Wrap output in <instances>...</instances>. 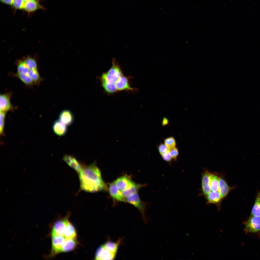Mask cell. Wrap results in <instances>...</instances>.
<instances>
[{
    "label": "cell",
    "instance_id": "17",
    "mask_svg": "<svg viewBox=\"0 0 260 260\" xmlns=\"http://www.w3.org/2000/svg\"><path fill=\"white\" fill-rule=\"evenodd\" d=\"M233 188L229 186L223 178L221 177H219L218 191L222 198L226 197Z\"/></svg>",
    "mask_w": 260,
    "mask_h": 260
},
{
    "label": "cell",
    "instance_id": "8",
    "mask_svg": "<svg viewBox=\"0 0 260 260\" xmlns=\"http://www.w3.org/2000/svg\"><path fill=\"white\" fill-rule=\"evenodd\" d=\"M63 160L70 167L78 173L85 166L78 161L73 156L65 155L63 157Z\"/></svg>",
    "mask_w": 260,
    "mask_h": 260
},
{
    "label": "cell",
    "instance_id": "34",
    "mask_svg": "<svg viewBox=\"0 0 260 260\" xmlns=\"http://www.w3.org/2000/svg\"><path fill=\"white\" fill-rule=\"evenodd\" d=\"M161 156L164 160L170 164L172 159L169 154V151L164 153Z\"/></svg>",
    "mask_w": 260,
    "mask_h": 260
},
{
    "label": "cell",
    "instance_id": "36",
    "mask_svg": "<svg viewBox=\"0 0 260 260\" xmlns=\"http://www.w3.org/2000/svg\"><path fill=\"white\" fill-rule=\"evenodd\" d=\"M14 0H0L2 2L10 5H12Z\"/></svg>",
    "mask_w": 260,
    "mask_h": 260
},
{
    "label": "cell",
    "instance_id": "28",
    "mask_svg": "<svg viewBox=\"0 0 260 260\" xmlns=\"http://www.w3.org/2000/svg\"><path fill=\"white\" fill-rule=\"evenodd\" d=\"M28 74L34 83L40 81L41 78L37 70H29Z\"/></svg>",
    "mask_w": 260,
    "mask_h": 260
},
{
    "label": "cell",
    "instance_id": "14",
    "mask_svg": "<svg viewBox=\"0 0 260 260\" xmlns=\"http://www.w3.org/2000/svg\"><path fill=\"white\" fill-rule=\"evenodd\" d=\"M146 184H137L134 182L131 186L127 189L122 191L123 197L125 199L135 193H137L139 189L142 187L145 186Z\"/></svg>",
    "mask_w": 260,
    "mask_h": 260
},
{
    "label": "cell",
    "instance_id": "11",
    "mask_svg": "<svg viewBox=\"0 0 260 260\" xmlns=\"http://www.w3.org/2000/svg\"><path fill=\"white\" fill-rule=\"evenodd\" d=\"M211 173L206 171L202 174V192L205 196L211 191L210 186V179Z\"/></svg>",
    "mask_w": 260,
    "mask_h": 260
},
{
    "label": "cell",
    "instance_id": "20",
    "mask_svg": "<svg viewBox=\"0 0 260 260\" xmlns=\"http://www.w3.org/2000/svg\"><path fill=\"white\" fill-rule=\"evenodd\" d=\"M75 239L65 238L62 247V252H67L73 250L77 245Z\"/></svg>",
    "mask_w": 260,
    "mask_h": 260
},
{
    "label": "cell",
    "instance_id": "27",
    "mask_svg": "<svg viewBox=\"0 0 260 260\" xmlns=\"http://www.w3.org/2000/svg\"><path fill=\"white\" fill-rule=\"evenodd\" d=\"M17 73H19L27 74L29 71L24 60L19 62L17 66Z\"/></svg>",
    "mask_w": 260,
    "mask_h": 260
},
{
    "label": "cell",
    "instance_id": "16",
    "mask_svg": "<svg viewBox=\"0 0 260 260\" xmlns=\"http://www.w3.org/2000/svg\"><path fill=\"white\" fill-rule=\"evenodd\" d=\"M52 127L54 132L59 136L65 135L67 131V128L66 125L59 120L54 122Z\"/></svg>",
    "mask_w": 260,
    "mask_h": 260
},
{
    "label": "cell",
    "instance_id": "22",
    "mask_svg": "<svg viewBox=\"0 0 260 260\" xmlns=\"http://www.w3.org/2000/svg\"><path fill=\"white\" fill-rule=\"evenodd\" d=\"M40 7L37 0H32L26 2L23 9L28 12L35 11Z\"/></svg>",
    "mask_w": 260,
    "mask_h": 260
},
{
    "label": "cell",
    "instance_id": "26",
    "mask_svg": "<svg viewBox=\"0 0 260 260\" xmlns=\"http://www.w3.org/2000/svg\"><path fill=\"white\" fill-rule=\"evenodd\" d=\"M164 143L167 147L169 150L176 147V141L173 136H170L165 139L164 140Z\"/></svg>",
    "mask_w": 260,
    "mask_h": 260
},
{
    "label": "cell",
    "instance_id": "7",
    "mask_svg": "<svg viewBox=\"0 0 260 260\" xmlns=\"http://www.w3.org/2000/svg\"><path fill=\"white\" fill-rule=\"evenodd\" d=\"M68 219L58 220L54 224L52 229L51 236L60 235L63 236Z\"/></svg>",
    "mask_w": 260,
    "mask_h": 260
},
{
    "label": "cell",
    "instance_id": "5",
    "mask_svg": "<svg viewBox=\"0 0 260 260\" xmlns=\"http://www.w3.org/2000/svg\"><path fill=\"white\" fill-rule=\"evenodd\" d=\"M52 248L50 253L48 255L44 256L45 258H49L62 252V248L65 238L63 236H52Z\"/></svg>",
    "mask_w": 260,
    "mask_h": 260
},
{
    "label": "cell",
    "instance_id": "6",
    "mask_svg": "<svg viewBox=\"0 0 260 260\" xmlns=\"http://www.w3.org/2000/svg\"><path fill=\"white\" fill-rule=\"evenodd\" d=\"M243 224L246 233H256L260 231V217L250 215Z\"/></svg>",
    "mask_w": 260,
    "mask_h": 260
},
{
    "label": "cell",
    "instance_id": "29",
    "mask_svg": "<svg viewBox=\"0 0 260 260\" xmlns=\"http://www.w3.org/2000/svg\"><path fill=\"white\" fill-rule=\"evenodd\" d=\"M102 84L104 90L108 92L114 93L117 90L115 84H109L104 82H102Z\"/></svg>",
    "mask_w": 260,
    "mask_h": 260
},
{
    "label": "cell",
    "instance_id": "25",
    "mask_svg": "<svg viewBox=\"0 0 260 260\" xmlns=\"http://www.w3.org/2000/svg\"><path fill=\"white\" fill-rule=\"evenodd\" d=\"M27 67L29 70H37V65L36 60L31 57H27L24 60Z\"/></svg>",
    "mask_w": 260,
    "mask_h": 260
},
{
    "label": "cell",
    "instance_id": "9",
    "mask_svg": "<svg viewBox=\"0 0 260 260\" xmlns=\"http://www.w3.org/2000/svg\"><path fill=\"white\" fill-rule=\"evenodd\" d=\"M133 182L130 177L125 175L118 178L113 182L120 190L123 191L129 188Z\"/></svg>",
    "mask_w": 260,
    "mask_h": 260
},
{
    "label": "cell",
    "instance_id": "4",
    "mask_svg": "<svg viewBox=\"0 0 260 260\" xmlns=\"http://www.w3.org/2000/svg\"><path fill=\"white\" fill-rule=\"evenodd\" d=\"M126 202L134 206L140 212L145 223L147 222L146 211L148 204L143 202L140 199L137 193L126 198Z\"/></svg>",
    "mask_w": 260,
    "mask_h": 260
},
{
    "label": "cell",
    "instance_id": "35",
    "mask_svg": "<svg viewBox=\"0 0 260 260\" xmlns=\"http://www.w3.org/2000/svg\"><path fill=\"white\" fill-rule=\"evenodd\" d=\"M169 123V120L167 118L165 117H163L162 122V126H165L168 125Z\"/></svg>",
    "mask_w": 260,
    "mask_h": 260
},
{
    "label": "cell",
    "instance_id": "12",
    "mask_svg": "<svg viewBox=\"0 0 260 260\" xmlns=\"http://www.w3.org/2000/svg\"><path fill=\"white\" fill-rule=\"evenodd\" d=\"M59 120L66 126L71 124L73 121L74 117L73 114L70 110H64L60 113Z\"/></svg>",
    "mask_w": 260,
    "mask_h": 260
},
{
    "label": "cell",
    "instance_id": "31",
    "mask_svg": "<svg viewBox=\"0 0 260 260\" xmlns=\"http://www.w3.org/2000/svg\"><path fill=\"white\" fill-rule=\"evenodd\" d=\"M169 154L171 158L175 161L177 160V158L179 155V152L178 148L176 147L170 150H169Z\"/></svg>",
    "mask_w": 260,
    "mask_h": 260
},
{
    "label": "cell",
    "instance_id": "1",
    "mask_svg": "<svg viewBox=\"0 0 260 260\" xmlns=\"http://www.w3.org/2000/svg\"><path fill=\"white\" fill-rule=\"evenodd\" d=\"M78 174L82 190L91 193L107 190V187L95 162L85 166Z\"/></svg>",
    "mask_w": 260,
    "mask_h": 260
},
{
    "label": "cell",
    "instance_id": "21",
    "mask_svg": "<svg viewBox=\"0 0 260 260\" xmlns=\"http://www.w3.org/2000/svg\"><path fill=\"white\" fill-rule=\"evenodd\" d=\"M251 215L260 217V191L257 193L254 203L251 210Z\"/></svg>",
    "mask_w": 260,
    "mask_h": 260
},
{
    "label": "cell",
    "instance_id": "3",
    "mask_svg": "<svg viewBox=\"0 0 260 260\" xmlns=\"http://www.w3.org/2000/svg\"><path fill=\"white\" fill-rule=\"evenodd\" d=\"M122 76V72L119 66L113 62L111 67L108 72L102 74V82L116 84L118 79Z\"/></svg>",
    "mask_w": 260,
    "mask_h": 260
},
{
    "label": "cell",
    "instance_id": "30",
    "mask_svg": "<svg viewBox=\"0 0 260 260\" xmlns=\"http://www.w3.org/2000/svg\"><path fill=\"white\" fill-rule=\"evenodd\" d=\"M25 2L24 0H14L12 5L16 9H23Z\"/></svg>",
    "mask_w": 260,
    "mask_h": 260
},
{
    "label": "cell",
    "instance_id": "15",
    "mask_svg": "<svg viewBox=\"0 0 260 260\" xmlns=\"http://www.w3.org/2000/svg\"><path fill=\"white\" fill-rule=\"evenodd\" d=\"M10 96L8 94H1L0 96V111L6 112L12 108L10 101Z\"/></svg>",
    "mask_w": 260,
    "mask_h": 260
},
{
    "label": "cell",
    "instance_id": "33",
    "mask_svg": "<svg viewBox=\"0 0 260 260\" xmlns=\"http://www.w3.org/2000/svg\"><path fill=\"white\" fill-rule=\"evenodd\" d=\"M158 148L159 153L161 156L169 151L168 148L164 143H161L158 146Z\"/></svg>",
    "mask_w": 260,
    "mask_h": 260
},
{
    "label": "cell",
    "instance_id": "10",
    "mask_svg": "<svg viewBox=\"0 0 260 260\" xmlns=\"http://www.w3.org/2000/svg\"><path fill=\"white\" fill-rule=\"evenodd\" d=\"M109 189L110 195L114 199L118 201L126 202V199L123 195L122 191L114 182L110 184Z\"/></svg>",
    "mask_w": 260,
    "mask_h": 260
},
{
    "label": "cell",
    "instance_id": "13",
    "mask_svg": "<svg viewBox=\"0 0 260 260\" xmlns=\"http://www.w3.org/2000/svg\"><path fill=\"white\" fill-rule=\"evenodd\" d=\"M206 196L208 203L215 204L218 207V210H220V203L223 198L219 192L211 191Z\"/></svg>",
    "mask_w": 260,
    "mask_h": 260
},
{
    "label": "cell",
    "instance_id": "19",
    "mask_svg": "<svg viewBox=\"0 0 260 260\" xmlns=\"http://www.w3.org/2000/svg\"><path fill=\"white\" fill-rule=\"evenodd\" d=\"M63 236L65 238L76 239L77 234L75 228L67 220Z\"/></svg>",
    "mask_w": 260,
    "mask_h": 260
},
{
    "label": "cell",
    "instance_id": "24",
    "mask_svg": "<svg viewBox=\"0 0 260 260\" xmlns=\"http://www.w3.org/2000/svg\"><path fill=\"white\" fill-rule=\"evenodd\" d=\"M16 76L24 83L26 85H32L34 83L28 73L25 74L17 73Z\"/></svg>",
    "mask_w": 260,
    "mask_h": 260
},
{
    "label": "cell",
    "instance_id": "2",
    "mask_svg": "<svg viewBox=\"0 0 260 260\" xmlns=\"http://www.w3.org/2000/svg\"><path fill=\"white\" fill-rule=\"evenodd\" d=\"M120 239L116 242L108 241L99 247L95 254L96 260H113L115 258Z\"/></svg>",
    "mask_w": 260,
    "mask_h": 260
},
{
    "label": "cell",
    "instance_id": "32",
    "mask_svg": "<svg viewBox=\"0 0 260 260\" xmlns=\"http://www.w3.org/2000/svg\"><path fill=\"white\" fill-rule=\"evenodd\" d=\"M0 134L3 133L4 131V121L6 115V112L0 111Z\"/></svg>",
    "mask_w": 260,
    "mask_h": 260
},
{
    "label": "cell",
    "instance_id": "37",
    "mask_svg": "<svg viewBox=\"0 0 260 260\" xmlns=\"http://www.w3.org/2000/svg\"><path fill=\"white\" fill-rule=\"evenodd\" d=\"M24 0V1L25 2H27V1H30V0Z\"/></svg>",
    "mask_w": 260,
    "mask_h": 260
},
{
    "label": "cell",
    "instance_id": "23",
    "mask_svg": "<svg viewBox=\"0 0 260 260\" xmlns=\"http://www.w3.org/2000/svg\"><path fill=\"white\" fill-rule=\"evenodd\" d=\"M210 186L212 191L215 192L218 191L219 177L217 176L211 174L210 179Z\"/></svg>",
    "mask_w": 260,
    "mask_h": 260
},
{
    "label": "cell",
    "instance_id": "18",
    "mask_svg": "<svg viewBox=\"0 0 260 260\" xmlns=\"http://www.w3.org/2000/svg\"><path fill=\"white\" fill-rule=\"evenodd\" d=\"M117 90H132L133 88L130 86L127 78L122 76L118 79L116 83Z\"/></svg>",
    "mask_w": 260,
    "mask_h": 260
}]
</instances>
